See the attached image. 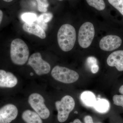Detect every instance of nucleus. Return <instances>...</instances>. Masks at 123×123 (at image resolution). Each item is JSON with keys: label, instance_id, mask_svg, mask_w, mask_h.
<instances>
[{"label": "nucleus", "instance_id": "27", "mask_svg": "<svg viewBox=\"0 0 123 123\" xmlns=\"http://www.w3.org/2000/svg\"><path fill=\"white\" fill-rule=\"evenodd\" d=\"M119 92L121 94H123V85L119 89Z\"/></svg>", "mask_w": 123, "mask_h": 123}, {"label": "nucleus", "instance_id": "7", "mask_svg": "<svg viewBox=\"0 0 123 123\" xmlns=\"http://www.w3.org/2000/svg\"><path fill=\"white\" fill-rule=\"evenodd\" d=\"M28 64L38 76L46 75L50 71V64L43 59L39 52H36L31 55L28 60Z\"/></svg>", "mask_w": 123, "mask_h": 123}, {"label": "nucleus", "instance_id": "10", "mask_svg": "<svg viewBox=\"0 0 123 123\" xmlns=\"http://www.w3.org/2000/svg\"><path fill=\"white\" fill-rule=\"evenodd\" d=\"M18 82L17 78L13 74L0 69V87L13 88L17 86Z\"/></svg>", "mask_w": 123, "mask_h": 123}, {"label": "nucleus", "instance_id": "9", "mask_svg": "<svg viewBox=\"0 0 123 123\" xmlns=\"http://www.w3.org/2000/svg\"><path fill=\"white\" fill-rule=\"evenodd\" d=\"M18 114L17 107L9 104L0 109V123H10L17 118Z\"/></svg>", "mask_w": 123, "mask_h": 123}, {"label": "nucleus", "instance_id": "22", "mask_svg": "<svg viewBox=\"0 0 123 123\" xmlns=\"http://www.w3.org/2000/svg\"><path fill=\"white\" fill-rule=\"evenodd\" d=\"M87 62L89 65L92 66L94 65L97 64V60L94 57H89L87 59Z\"/></svg>", "mask_w": 123, "mask_h": 123}, {"label": "nucleus", "instance_id": "18", "mask_svg": "<svg viewBox=\"0 0 123 123\" xmlns=\"http://www.w3.org/2000/svg\"><path fill=\"white\" fill-rule=\"evenodd\" d=\"M21 18L22 21L27 23H33L37 18L36 14L31 12L24 13L22 14Z\"/></svg>", "mask_w": 123, "mask_h": 123}, {"label": "nucleus", "instance_id": "21", "mask_svg": "<svg viewBox=\"0 0 123 123\" xmlns=\"http://www.w3.org/2000/svg\"><path fill=\"white\" fill-rule=\"evenodd\" d=\"M114 104L118 106H121L123 108V94L115 95L112 98Z\"/></svg>", "mask_w": 123, "mask_h": 123}, {"label": "nucleus", "instance_id": "14", "mask_svg": "<svg viewBox=\"0 0 123 123\" xmlns=\"http://www.w3.org/2000/svg\"><path fill=\"white\" fill-rule=\"evenodd\" d=\"M80 98L83 103L88 107H93L97 101L94 94L90 91L82 92Z\"/></svg>", "mask_w": 123, "mask_h": 123}, {"label": "nucleus", "instance_id": "12", "mask_svg": "<svg viewBox=\"0 0 123 123\" xmlns=\"http://www.w3.org/2000/svg\"><path fill=\"white\" fill-rule=\"evenodd\" d=\"M23 29L26 32L36 36L42 39H44L46 37L44 30L38 24L34 23H24L23 25Z\"/></svg>", "mask_w": 123, "mask_h": 123}, {"label": "nucleus", "instance_id": "31", "mask_svg": "<svg viewBox=\"0 0 123 123\" xmlns=\"http://www.w3.org/2000/svg\"></svg>", "mask_w": 123, "mask_h": 123}, {"label": "nucleus", "instance_id": "19", "mask_svg": "<svg viewBox=\"0 0 123 123\" xmlns=\"http://www.w3.org/2000/svg\"><path fill=\"white\" fill-rule=\"evenodd\" d=\"M110 4L123 15V0H108Z\"/></svg>", "mask_w": 123, "mask_h": 123}, {"label": "nucleus", "instance_id": "1", "mask_svg": "<svg viewBox=\"0 0 123 123\" xmlns=\"http://www.w3.org/2000/svg\"><path fill=\"white\" fill-rule=\"evenodd\" d=\"M76 38V30L72 25L65 24L60 27L57 33V42L62 51L71 50L75 45Z\"/></svg>", "mask_w": 123, "mask_h": 123}, {"label": "nucleus", "instance_id": "26", "mask_svg": "<svg viewBox=\"0 0 123 123\" xmlns=\"http://www.w3.org/2000/svg\"><path fill=\"white\" fill-rule=\"evenodd\" d=\"M81 123V121L80 120L78 119H75L74 121H73L72 122H71V123Z\"/></svg>", "mask_w": 123, "mask_h": 123}, {"label": "nucleus", "instance_id": "4", "mask_svg": "<svg viewBox=\"0 0 123 123\" xmlns=\"http://www.w3.org/2000/svg\"><path fill=\"white\" fill-rule=\"evenodd\" d=\"M51 75L56 80L66 84L75 82L79 78V74L74 70L59 66L53 68L51 71Z\"/></svg>", "mask_w": 123, "mask_h": 123}, {"label": "nucleus", "instance_id": "16", "mask_svg": "<svg viewBox=\"0 0 123 123\" xmlns=\"http://www.w3.org/2000/svg\"><path fill=\"white\" fill-rule=\"evenodd\" d=\"M53 17V14L51 13L42 14L37 18V23L44 31L46 30L48 27L47 23L52 20Z\"/></svg>", "mask_w": 123, "mask_h": 123}, {"label": "nucleus", "instance_id": "25", "mask_svg": "<svg viewBox=\"0 0 123 123\" xmlns=\"http://www.w3.org/2000/svg\"><path fill=\"white\" fill-rule=\"evenodd\" d=\"M3 13L2 11L0 10V24L1 23L3 18Z\"/></svg>", "mask_w": 123, "mask_h": 123}, {"label": "nucleus", "instance_id": "3", "mask_svg": "<svg viewBox=\"0 0 123 123\" xmlns=\"http://www.w3.org/2000/svg\"><path fill=\"white\" fill-rule=\"evenodd\" d=\"M58 112L57 119L60 123L65 122L68 119L70 112L75 106V102L72 97L67 95L63 97L60 101L55 103Z\"/></svg>", "mask_w": 123, "mask_h": 123}, {"label": "nucleus", "instance_id": "17", "mask_svg": "<svg viewBox=\"0 0 123 123\" xmlns=\"http://www.w3.org/2000/svg\"><path fill=\"white\" fill-rule=\"evenodd\" d=\"M89 5L99 11L103 10L105 8V4L104 0H86Z\"/></svg>", "mask_w": 123, "mask_h": 123}, {"label": "nucleus", "instance_id": "23", "mask_svg": "<svg viewBox=\"0 0 123 123\" xmlns=\"http://www.w3.org/2000/svg\"><path fill=\"white\" fill-rule=\"evenodd\" d=\"M99 70V66L97 64H95L91 66V71L93 74L98 72Z\"/></svg>", "mask_w": 123, "mask_h": 123}, {"label": "nucleus", "instance_id": "28", "mask_svg": "<svg viewBox=\"0 0 123 123\" xmlns=\"http://www.w3.org/2000/svg\"><path fill=\"white\" fill-rule=\"evenodd\" d=\"M4 1H6L7 2H10L12 1L13 0H3Z\"/></svg>", "mask_w": 123, "mask_h": 123}, {"label": "nucleus", "instance_id": "11", "mask_svg": "<svg viewBox=\"0 0 123 123\" xmlns=\"http://www.w3.org/2000/svg\"><path fill=\"white\" fill-rule=\"evenodd\" d=\"M107 63L109 66L115 67L119 71H123V50L115 51L108 57Z\"/></svg>", "mask_w": 123, "mask_h": 123}, {"label": "nucleus", "instance_id": "13", "mask_svg": "<svg viewBox=\"0 0 123 123\" xmlns=\"http://www.w3.org/2000/svg\"><path fill=\"white\" fill-rule=\"evenodd\" d=\"M22 117L26 123H43L42 118L35 111L26 110L23 112Z\"/></svg>", "mask_w": 123, "mask_h": 123}, {"label": "nucleus", "instance_id": "5", "mask_svg": "<svg viewBox=\"0 0 123 123\" xmlns=\"http://www.w3.org/2000/svg\"><path fill=\"white\" fill-rule=\"evenodd\" d=\"M28 102L31 107L42 119H46L50 115V111L45 103L44 98L40 94L36 92L29 95Z\"/></svg>", "mask_w": 123, "mask_h": 123}, {"label": "nucleus", "instance_id": "30", "mask_svg": "<svg viewBox=\"0 0 123 123\" xmlns=\"http://www.w3.org/2000/svg\"><path fill=\"white\" fill-rule=\"evenodd\" d=\"M59 0L61 1H63V0Z\"/></svg>", "mask_w": 123, "mask_h": 123}, {"label": "nucleus", "instance_id": "2", "mask_svg": "<svg viewBox=\"0 0 123 123\" xmlns=\"http://www.w3.org/2000/svg\"><path fill=\"white\" fill-rule=\"evenodd\" d=\"M10 57L12 62L18 65H23L28 61L30 51L26 43L22 40H13L10 46Z\"/></svg>", "mask_w": 123, "mask_h": 123}, {"label": "nucleus", "instance_id": "29", "mask_svg": "<svg viewBox=\"0 0 123 123\" xmlns=\"http://www.w3.org/2000/svg\"><path fill=\"white\" fill-rule=\"evenodd\" d=\"M75 113H77V111H75Z\"/></svg>", "mask_w": 123, "mask_h": 123}, {"label": "nucleus", "instance_id": "15", "mask_svg": "<svg viewBox=\"0 0 123 123\" xmlns=\"http://www.w3.org/2000/svg\"><path fill=\"white\" fill-rule=\"evenodd\" d=\"M93 107L99 113H105L110 110V103L107 99L98 98Z\"/></svg>", "mask_w": 123, "mask_h": 123}, {"label": "nucleus", "instance_id": "8", "mask_svg": "<svg viewBox=\"0 0 123 123\" xmlns=\"http://www.w3.org/2000/svg\"><path fill=\"white\" fill-rule=\"evenodd\" d=\"M121 38L116 35H108L104 37L99 42L100 48L103 50L110 51L119 47L122 44Z\"/></svg>", "mask_w": 123, "mask_h": 123}, {"label": "nucleus", "instance_id": "20", "mask_svg": "<svg viewBox=\"0 0 123 123\" xmlns=\"http://www.w3.org/2000/svg\"><path fill=\"white\" fill-rule=\"evenodd\" d=\"M38 4V10L41 12H45L49 6L47 0H36Z\"/></svg>", "mask_w": 123, "mask_h": 123}, {"label": "nucleus", "instance_id": "24", "mask_svg": "<svg viewBox=\"0 0 123 123\" xmlns=\"http://www.w3.org/2000/svg\"><path fill=\"white\" fill-rule=\"evenodd\" d=\"M85 123H94L92 117L90 116H86L84 118Z\"/></svg>", "mask_w": 123, "mask_h": 123}, {"label": "nucleus", "instance_id": "6", "mask_svg": "<svg viewBox=\"0 0 123 123\" xmlns=\"http://www.w3.org/2000/svg\"><path fill=\"white\" fill-rule=\"evenodd\" d=\"M95 31L93 24L87 22L81 25L79 31L78 43L83 48L89 47L92 43L94 37Z\"/></svg>", "mask_w": 123, "mask_h": 123}]
</instances>
